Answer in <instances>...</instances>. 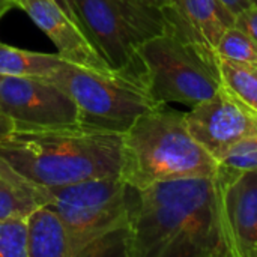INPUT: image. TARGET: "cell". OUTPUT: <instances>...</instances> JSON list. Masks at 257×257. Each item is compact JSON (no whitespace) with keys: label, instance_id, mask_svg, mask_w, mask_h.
Instances as JSON below:
<instances>
[{"label":"cell","instance_id":"6","mask_svg":"<svg viewBox=\"0 0 257 257\" xmlns=\"http://www.w3.org/2000/svg\"><path fill=\"white\" fill-rule=\"evenodd\" d=\"M74 101L78 125L123 134L145 113L160 105L142 75L123 71L99 72L69 62L48 78Z\"/></svg>","mask_w":257,"mask_h":257},{"label":"cell","instance_id":"28","mask_svg":"<svg viewBox=\"0 0 257 257\" xmlns=\"http://www.w3.org/2000/svg\"><path fill=\"white\" fill-rule=\"evenodd\" d=\"M15 3H17V0H15Z\"/></svg>","mask_w":257,"mask_h":257},{"label":"cell","instance_id":"7","mask_svg":"<svg viewBox=\"0 0 257 257\" xmlns=\"http://www.w3.org/2000/svg\"><path fill=\"white\" fill-rule=\"evenodd\" d=\"M86 35L111 69L143 77L139 47L166 32L163 11L137 0H74Z\"/></svg>","mask_w":257,"mask_h":257},{"label":"cell","instance_id":"5","mask_svg":"<svg viewBox=\"0 0 257 257\" xmlns=\"http://www.w3.org/2000/svg\"><path fill=\"white\" fill-rule=\"evenodd\" d=\"M137 56L143 80L158 104L176 102L191 108L221 87L217 54L170 26L143 42Z\"/></svg>","mask_w":257,"mask_h":257},{"label":"cell","instance_id":"25","mask_svg":"<svg viewBox=\"0 0 257 257\" xmlns=\"http://www.w3.org/2000/svg\"><path fill=\"white\" fill-rule=\"evenodd\" d=\"M15 6H17L15 0H0V18H2L8 11H11V9L15 8Z\"/></svg>","mask_w":257,"mask_h":257},{"label":"cell","instance_id":"19","mask_svg":"<svg viewBox=\"0 0 257 257\" xmlns=\"http://www.w3.org/2000/svg\"><path fill=\"white\" fill-rule=\"evenodd\" d=\"M0 257H29L27 217L0 220Z\"/></svg>","mask_w":257,"mask_h":257},{"label":"cell","instance_id":"21","mask_svg":"<svg viewBox=\"0 0 257 257\" xmlns=\"http://www.w3.org/2000/svg\"><path fill=\"white\" fill-rule=\"evenodd\" d=\"M54 3L86 33V30H84V26H83V23H81V20H80V17H78V14H77V8H75V3H74V0H54ZM89 38V36H87Z\"/></svg>","mask_w":257,"mask_h":257},{"label":"cell","instance_id":"8","mask_svg":"<svg viewBox=\"0 0 257 257\" xmlns=\"http://www.w3.org/2000/svg\"><path fill=\"white\" fill-rule=\"evenodd\" d=\"M0 113L12 120L14 130L78 125L74 101L44 78L0 75Z\"/></svg>","mask_w":257,"mask_h":257},{"label":"cell","instance_id":"1","mask_svg":"<svg viewBox=\"0 0 257 257\" xmlns=\"http://www.w3.org/2000/svg\"><path fill=\"white\" fill-rule=\"evenodd\" d=\"M126 257H232L218 178L131 188Z\"/></svg>","mask_w":257,"mask_h":257},{"label":"cell","instance_id":"22","mask_svg":"<svg viewBox=\"0 0 257 257\" xmlns=\"http://www.w3.org/2000/svg\"><path fill=\"white\" fill-rule=\"evenodd\" d=\"M233 17L241 14L244 9H247L251 3L248 0H218Z\"/></svg>","mask_w":257,"mask_h":257},{"label":"cell","instance_id":"2","mask_svg":"<svg viewBox=\"0 0 257 257\" xmlns=\"http://www.w3.org/2000/svg\"><path fill=\"white\" fill-rule=\"evenodd\" d=\"M0 157L45 188L120 176L123 134L75 126L14 130L0 140Z\"/></svg>","mask_w":257,"mask_h":257},{"label":"cell","instance_id":"15","mask_svg":"<svg viewBox=\"0 0 257 257\" xmlns=\"http://www.w3.org/2000/svg\"><path fill=\"white\" fill-rule=\"evenodd\" d=\"M63 62L59 54L21 50L0 42V75L48 80Z\"/></svg>","mask_w":257,"mask_h":257},{"label":"cell","instance_id":"12","mask_svg":"<svg viewBox=\"0 0 257 257\" xmlns=\"http://www.w3.org/2000/svg\"><path fill=\"white\" fill-rule=\"evenodd\" d=\"M167 26L215 54V45L235 17L218 0H172L163 9Z\"/></svg>","mask_w":257,"mask_h":257},{"label":"cell","instance_id":"26","mask_svg":"<svg viewBox=\"0 0 257 257\" xmlns=\"http://www.w3.org/2000/svg\"><path fill=\"white\" fill-rule=\"evenodd\" d=\"M248 2H250L251 5H257V0H248Z\"/></svg>","mask_w":257,"mask_h":257},{"label":"cell","instance_id":"24","mask_svg":"<svg viewBox=\"0 0 257 257\" xmlns=\"http://www.w3.org/2000/svg\"><path fill=\"white\" fill-rule=\"evenodd\" d=\"M137 2H140L142 5H146V6H149V8L160 9V11L166 9V8L170 6V3H172V0H137Z\"/></svg>","mask_w":257,"mask_h":257},{"label":"cell","instance_id":"27","mask_svg":"<svg viewBox=\"0 0 257 257\" xmlns=\"http://www.w3.org/2000/svg\"><path fill=\"white\" fill-rule=\"evenodd\" d=\"M254 68H256V71H257V65H256V66H254Z\"/></svg>","mask_w":257,"mask_h":257},{"label":"cell","instance_id":"16","mask_svg":"<svg viewBox=\"0 0 257 257\" xmlns=\"http://www.w3.org/2000/svg\"><path fill=\"white\" fill-rule=\"evenodd\" d=\"M221 84L250 111L257 114V71L254 66L218 57Z\"/></svg>","mask_w":257,"mask_h":257},{"label":"cell","instance_id":"3","mask_svg":"<svg viewBox=\"0 0 257 257\" xmlns=\"http://www.w3.org/2000/svg\"><path fill=\"white\" fill-rule=\"evenodd\" d=\"M218 161L191 136L185 113L160 104L123 133L120 178L142 190L155 182L217 176Z\"/></svg>","mask_w":257,"mask_h":257},{"label":"cell","instance_id":"4","mask_svg":"<svg viewBox=\"0 0 257 257\" xmlns=\"http://www.w3.org/2000/svg\"><path fill=\"white\" fill-rule=\"evenodd\" d=\"M47 191L48 206L69 230L72 257H126L131 188L120 176L95 178Z\"/></svg>","mask_w":257,"mask_h":257},{"label":"cell","instance_id":"11","mask_svg":"<svg viewBox=\"0 0 257 257\" xmlns=\"http://www.w3.org/2000/svg\"><path fill=\"white\" fill-rule=\"evenodd\" d=\"M217 178L232 257H257V169Z\"/></svg>","mask_w":257,"mask_h":257},{"label":"cell","instance_id":"23","mask_svg":"<svg viewBox=\"0 0 257 257\" xmlns=\"http://www.w3.org/2000/svg\"><path fill=\"white\" fill-rule=\"evenodd\" d=\"M14 131V123L11 119H8L5 114L0 113V140L5 139L8 134H11Z\"/></svg>","mask_w":257,"mask_h":257},{"label":"cell","instance_id":"13","mask_svg":"<svg viewBox=\"0 0 257 257\" xmlns=\"http://www.w3.org/2000/svg\"><path fill=\"white\" fill-rule=\"evenodd\" d=\"M29 257H72L71 235L60 215L48 205L27 215Z\"/></svg>","mask_w":257,"mask_h":257},{"label":"cell","instance_id":"9","mask_svg":"<svg viewBox=\"0 0 257 257\" xmlns=\"http://www.w3.org/2000/svg\"><path fill=\"white\" fill-rule=\"evenodd\" d=\"M191 136L218 161L235 143L257 134V114L223 84L215 95L185 113Z\"/></svg>","mask_w":257,"mask_h":257},{"label":"cell","instance_id":"14","mask_svg":"<svg viewBox=\"0 0 257 257\" xmlns=\"http://www.w3.org/2000/svg\"><path fill=\"white\" fill-rule=\"evenodd\" d=\"M42 205H48L47 188L29 181L0 157V220L27 217Z\"/></svg>","mask_w":257,"mask_h":257},{"label":"cell","instance_id":"20","mask_svg":"<svg viewBox=\"0 0 257 257\" xmlns=\"http://www.w3.org/2000/svg\"><path fill=\"white\" fill-rule=\"evenodd\" d=\"M235 26L244 30L257 42V5H250L235 17Z\"/></svg>","mask_w":257,"mask_h":257},{"label":"cell","instance_id":"18","mask_svg":"<svg viewBox=\"0 0 257 257\" xmlns=\"http://www.w3.org/2000/svg\"><path fill=\"white\" fill-rule=\"evenodd\" d=\"M257 169V134L235 143L220 160L217 176L232 178Z\"/></svg>","mask_w":257,"mask_h":257},{"label":"cell","instance_id":"10","mask_svg":"<svg viewBox=\"0 0 257 257\" xmlns=\"http://www.w3.org/2000/svg\"><path fill=\"white\" fill-rule=\"evenodd\" d=\"M17 6L53 41L57 54L63 60L99 72L114 71L87 35L54 3V0H17Z\"/></svg>","mask_w":257,"mask_h":257},{"label":"cell","instance_id":"17","mask_svg":"<svg viewBox=\"0 0 257 257\" xmlns=\"http://www.w3.org/2000/svg\"><path fill=\"white\" fill-rule=\"evenodd\" d=\"M217 57L242 65H257V42L235 24L227 27L215 45Z\"/></svg>","mask_w":257,"mask_h":257}]
</instances>
